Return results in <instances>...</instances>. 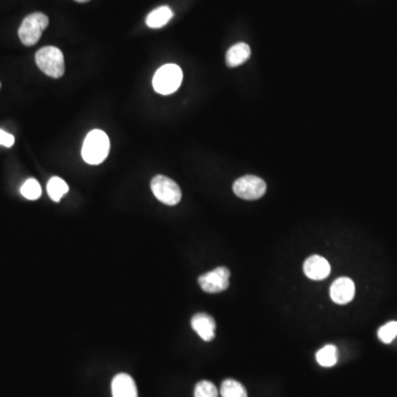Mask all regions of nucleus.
<instances>
[{
	"instance_id": "f257e3e1",
	"label": "nucleus",
	"mask_w": 397,
	"mask_h": 397,
	"mask_svg": "<svg viewBox=\"0 0 397 397\" xmlns=\"http://www.w3.org/2000/svg\"><path fill=\"white\" fill-rule=\"evenodd\" d=\"M109 138L106 133L94 129L87 134L82 147V157L89 165H100L109 152Z\"/></svg>"
},
{
	"instance_id": "f03ea898",
	"label": "nucleus",
	"mask_w": 397,
	"mask_h": 397,
	"mask_svg": "<svg viewBox=\"0 0 397 397\" xmlns=\"http://www.w3.org/2000/svg\"><path fill=\"white\" fill-rule=\"evenodd\" d=\"M36 63L50 78H59L65 74V56L56 47L40 49L36 54Z\"/></svg>"
},
{
	"instance_id": "7ed1b4c3",
	"label": "nucleus",
	"mask_w": 397,
	"mask_h": 397,
	"mask_svg": "<svg viewBox=\"0 0 397 397\" xmlns=\"http://www.w3.org/2000/svg\"><path fill=\"white\" fill-rule=\"evenodd\" d=\"M182 70L179 65H166L155 73L152 85L161 95H170L179 89L182 83Z\"/></svg>"
},
{
	"instance_id": "20e7f679",
	"label": "nucleus",
	"mask_w": 397,
	"mask_h": 397,
	"mask_svg": "<svg viewBox=\"0 0 397 397\" xmlns=\"http://www.w3.org/2000/svg\"><path fill=\"white\" fill-rule=\"evenodd\" d=\"M48 25L49 18L43 12L29 14L23 19L18 31L21 43L27 47L36 45Z\"/></svg>"
},
{
	"instance_id": "39448f33",
	"label": "nucleus",
	"mask_w": 397,
	"mask_h": 397,
	"mask_svg": "<svg viewBox=\"0 0 397 397\" xmlns=\"http://www.w3.org/2000/svg\"><path fill=\"white\" fill-rule=\"evenodd\" d=\"M151 191L160 202L167 205H176L181 200L179 185L168 177L156 176L151 180Z\"/></svg>"
},
{
	"instance_id": "423d86ee",
	"label": "nucleus",
	"mask_w": 397,
	"mask_h": 397,
	"mask_svg": "<svg viewBox=\"0 0 397 397\" xmlns=\"http://www.w3.org/2000/svg\"><path fill=\"white\" fill-rule=\"evenodd\" d=\"M266 189L267 187L263 179L251 174L241 177L233 185L235 194L244 200H258L265 194Z\"/></svg>"
},
{
	"instance_id": "0eeeda50",
	"label": "nucleus",
	"mask_w": 397,
	"mask_h": 397,
	"mask_svg": "<svg viewBox=\"0 0 397 397\" xmlns=\"http://www.w3.org/2000/svg\"><path fill=\"white\" fill-rule=\"evenodd\" d=\"M229 276L231 273L227 267H218L198 277V285L209 294L221 293L229 288Z\"/></svg>"
},
{
	"instance_id": "6e6552de",
	"label": "nucleus",
	"mask_w": 397,
	"mask_h": 397,
	"mask_svg": "<svg viewBox=\"0 0 397 397\" xmlns=\"http://www.w3.org/2000/svg\"><path fill=\"white\" fill-rule=\"evenodd\" d=\"M355 286L352 280L348 277H340L331 285V299L339 305H345L354 298Z\"/></svg>"
},
{
	"instance_id": "1a4fd4ad",
	"label": "nucleus",
	"mask_w": 397,
	"mask_h": 397,
	"mask_svg": "<svg viewBox=\"0 0 397 397\" xmlns=\"http://www.w3.org/2000/svg\"><path fill=\"white\" fill-rule=\"evenodd\" d=\"M306 276L313 280H324L330 275V264L319 255H313L304 264Z\"/></svg>"
},
{
	"instance_id": "9d476101",
	"label": "nucleus",
	"mask_w": 397,
	"mask_h": 397,
	"mask_svg": "<svg viewBox=\"0 0 397 397\" xmlns=\"http://www.w3.org/2000/svg\"><path fill=\"white\" fill-rule=\"evenodd\" d=\"M193 330L205 341H212L216 337V321L207 313H198L191 320Z\"/></svg>"
},
{
	"instance_id": "9b49d317",
	"label": "nucleus",
	"mask_w": 397,
	"mask_h": 397,
	"mask_svg": "<svg viewBox=\"0 0 397 397\" xmlns=\"http://www.w3.org/2000/svg\"><path fill=\"white\" fill-rule=\"evenodd\" d=\"M113 397H138L137 386L134 378L126 373H120L113 378Z\"/></svg>"
},
{
	"instance_id": "f8f14e48",
	"label": "nucleus",
	"mask_w": 397,
	"mask_h": 397,
	"mask_svg": "<svg viewBox=\"0 0 397 397\" xmlns=\"http://www.w3.org/2000/svg\"><path fill=\"white\" fill-rule=\"evenodd\" d=\"M251 56V48L244 43H236L227 50V65L229 67H236L243 65Z\"/></svg>"
},
{
	"instance_id": "ddd939ff",
	"label": "nucleus",
	"mask_w": 397,
	"mask_h": 397,
	"mask_svg": "<svg viewBox=\"0 0 397 397\" xmlns=\"http://www.w3.org/2000/svg\"><path fill=\"white\" fill-rule=\"evenodd\" d=\"M172 17H174L172 10L168 6H161L155 9L147 16L146 25L151 29L163 28Z\"/></svg>"
},
{
	"instance_id": "4468645a",
	"label": "nucleus",
	"mask_w": 397,
	"mask_h": 397,
	"mask_svg": "<svg viewBox=\"0 0 397 397\" xmlns=\"http://www.w3.org/2000/svg\"><path fill=\"white\" fill-rule=\"evenodd\" d=\"M316 359L321 367H333L338 362V349L332 344H328L317 352Z\"/></svg>"
},
{
	"instance_id": "2eb2a0df",
	"label": "nucleus",
	"mask_w": 397,
	"mask_h": 397,
	"mask_svg": "<svg viewBox=\"0 0 397 397\" xmlns=\"http://www.w3.org/2000/svg\"><path fill=\"white\" fill-rule=\"evenodd\" d=\"M47 190H48L49 196L54 202H59L69 192V185L65 180L61 179L59 177H54L49 180Z\"/></svg>"
},
{
	"instance_id": "dca6fc26",
	"label": "nucleus",
	"mask_w": 397,
	"mask_h": 397,
	"mask_svg": "<svg viewBox=\"0 0 397 397\" xmlns=\"http://www.w3.org/2000/svg\"><path fill=\"white\" fill-rule=\"evenodd\" d=\"M222 397H247V392L240 382L235 380H225L220 389Z\"/></svg>"
},
{
	"instance_id": "f3484780",
	"label": "nucleus",
	"mask_w": 397,
	"mask_h": 397,
	"mask_svg": "<svg viewBox=\"0 0 397 397\" xmlns=\"http://www.w3.org/2000/svg\"><path fill=\"white\" fill-rule=\"evenodd\" d=\"M20 192L28 200H36L41 196V185L36 179H28L23 183V187L20 189Z\"/></svg>"
},
{
	"instance_id": "a211bd4d",
	"label": "nucleus",
	"mask_w": 397,
	"mask_h": 397,
	"mask_svg": "<svg viewBox=\"0 0 397 397\" xmlns=\"http://www.w3.org/2000/svg\"><path fill=\"white\" fill-rule=\"evenodd\" d=\"M218 391L214 384L209 381L198 382L194 389V397H218Z\"/></svg>"
},
{
	"instance_id": "6ab92c4d",
	"label": "nucleus",
	"mask_w": 397,
	"mask_h": 397,
	"mask_svg": "<svg viewBox=\"0 0 397 397\" xmlns=\"http://www.w3.org/2000/svg\"><path fill=\"white\" fill-rule=\"evenodd\" d=\"M378 336L383 343H391L397 337V321H391L381 327Z\"/></svg>"
},
{
	"instance_id": "aec40b11",
	"label": "nucleus",
	"mask_w": 397,
	"mask_h": 397,
	"mask_svg": "<svg viewBox=\"0 0 397 397\" xmlns=\"http://www.w3.org/2000/svg\"><path fill=\"white\" fill-rule=\"evenodd\" d=\"M14 144V137L12 134L5 132L3 129H0V145L5 146V147H12Z\"/></svg>"
},
{
	"instance_id": "412c9836",
	"label": "nucleus",
	"mask_w": 397,
	"mask_h": 397,
	"mask_svg": "<svg viewBox=\"0 0 397 397\" xmlns=\"http://www.w3.org/2000/svg\"><path fill=\"white\" fill-rule=\"evenodd\" d=\"M76 3H87V1H90V0H76Z\"/></svg>"
},
{
	"instance_id": "4be33fe9",
	"label": "nucleus",
	"mask_w": 397,
	"mask_h": 397,
	"mask_svg": "<svg viewBox=\"0 0 397 397\" xmlns=\"http://www.w3.org/2000/svg\"><path fill=\"white\" fill-rule=\"evenodd\" d=\"M0 87H1V84H0Z\"/></svg>"
}]
</instances>
